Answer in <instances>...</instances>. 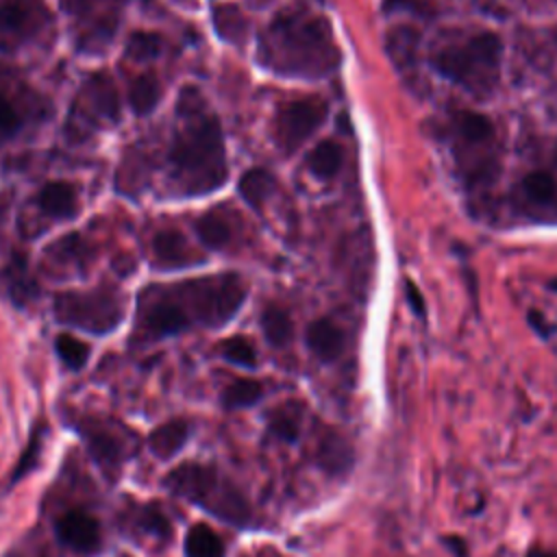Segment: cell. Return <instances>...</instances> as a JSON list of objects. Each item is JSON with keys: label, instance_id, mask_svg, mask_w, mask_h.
Here are the masks:
<instances>
[{"label": "cell", "instance_id": "6da1fadb", "mask_svg": "<svg viewBox=\"0 0 557 557\" xmlns=\"http://www.w3.org/2000/svg\"><path fill=\"white\" fill-rule=\"evenodd\" d=\"M257 59L281 76L322 78L339 65V48L324 15L307 4H292L261 30Z\"/></svg>", "mask_w": 557, "mask_h": 557}, {"label": "cell", "instance_id": "7a4b0ae2", "mask_svg": "<svg viewBox=\"0 0 557 557\" xmlns=\"http://www.w3.org/2000/svg\"><path fill=\"white\" fill-rule=\"evenodd\" d=\"M176 113L178 128L170 150L174 183L187 196L222 187L226 181V150L220 122L194 87L181 91Z\"/></svg>", "mask_w": 557, "mask_h": 557}, {"label": "cell", "instance_id": "3957f363", "mask_svg": "<svg viewBox=\"0 0 557 557\" xmlns=\"http://www.w3.org/2000/svg\"><path fill=\"white\" fill-rule=\"evenodd\" d=\"M503 44L496 33L479 30L459 41H448L433 54L435 70L476 98L490 96L500 78Z\"/></svg>", "mask_w": 557, "mask_h": 557}, {"label": "cell", "instance_id": "277c9868", "mask_svg": "<svg viewBox=\"0 0 557 557\" xmlns=\"http://www.w3.org/2000/svg\"><path fill=\"white\" fill-rule=\"evenodd\" d=\"M163 483L174 496L207 509L228 524L242 527L250 520L246 498L209 466L185 461L176 466Z\"/></svg>", "mask_w": 557, "mask_h": 557}, {"label": "cell", "instance_id": "5b68a950", "mask_svg": "<svg viewBox=\"0 0 557 557\" xmlns=\"http://www.w3.org/2000/svg\"><path fill=\"white\" fill-rule=\"evenodd\" d=\"M453 157L466 185H492L498 170L496 131L492 122L472 111H461L453 124Z\"/></svg>", "mask_w": 557, "mask_h": 557}, {"label": "cell", "instance_id": "8992f818", "mask_svg": "<svg viewBox=\"0 0 557 557\" xmlns=\"http://www.w3.org/2000/svg\"><path fill=\"white\" fill-rule=\"evenodd\" d=\"M172 292L189 320L205 326L226 324L246 298V285L235 274L185 281L181 285H172Z\"/></svg>", "mask_w": 557, "mask_h": 557}, {"label": "cell", "instance_id": "52a82bcc", "mask_svg": "<svg viewBox=\"0 0 557 557\" xmlns=\"http://www.w3.org/2000/svg\"><path fill=\"white\" fill-rule=\"evenodd\" d=\"M54 315L63 324L102 335L120 324L124 309L120 298L109 289L65 292L54 298Z\"/></svg>", "mask_w": 557, "mask_h": 557}, {"label": "cell", "instance_id": "ba28073f", "mask_svg": "<svg viewBox=\"0 0 557 557\" xmlns=\"http://www.w3.org/2000/svg\"><path fill=\"white\" fill-rule=\"evenodd\" d=\"M61 4L78 33V46L94 52L115 35L126 0H61Z\"/></svg>", "mask_w": 557, "mask_h": 557}, {"label": "cell", "instance_id": "9c48e42d", "mask_svg": "<svg viewBox=\"0 0 557 557\" xmlns=\"http://www.w3.org/2000/svg\"><path fill=\"white\" fill-rule=\"evenodd\" d=\"M324 117L326 104L318 98H302L283 104L274 122V137L278 148L292 154L313 135V131L324 122Z\"/></svg>", "mask_w": 557, "mask_h": 557}, {"label": "cell", "instance_id": "30bf717a", "mask_svg": "<svg viewBox=\"0 0 557 557\" xmlns=\"http://www.w3.org/2000/svg\"><path fill=\"white\" fill-rule=\"evenodd\" d=\"M139 318L146 331L154 337L181 333L191 324L189 315L176 300L172 287L165 289H146L139 298Z\"/></svg>", "mask_w": 557, "mask_h": 557}, {"label": "cell", "instance_id": "8fae6325", "mask_svg": "<svg viewBox=\"0 0 557 557\" xmlns=\"http://www.w3.org/2000/svg\"><path fill=\"white\" fill-rule=\"evenodd\" d=\"M78 120L89 124H113L120 120V98L113 81L107 74H94L76 98Z\"/></svg>", "mask_w": 557, "mask_h": 557}, {"label": "cell", "instance_id": "7c38bea8", "mask_svg": "<svg viewBox=\"0 0 557 557\" xmlns=\"http://www.w3.org/2000/svg\"><path fill=\"white\" fill-rule=\"evenodd\" d=\"M37 0H0V50H13L39 28Z\"/></svg>", "mask_w": 557, "mask_h": 557}, {"label": "cell", "instance_id": "4fadbf2b", "mask_svg": "<svg viewBox=\"0 0 557 557\" xmlns=\"http://www.w3.org/2000/svg\"><path fill=\"white\" fill-rule=\"evenodd\" d=\"M57 537L76 553H94L100 548V522L87 511H67L57 520Z\"/></svg>", "mask_w": 557, "mask_h": 557}, {"label": "cell", "instance_id": "5bb4252c", "mask_svg": "<svg viewBox=\"0 0 557 557\" xmlns=\"http://www.w3.org/2000/svg\"><path fill=\"white\" fill-rule=\"evenodd\" d=\"M520 205L529 213H548L557 205V178L550 172L533 170L520 181Z\"/></svg>", "mask_w": 557, "mask_h": 557}, {"label": "cell", "instance_id": "9a60e30c", "mask_svg": "<svg viewBox=\"0 0 557 557\" xmlns=\"http://www.w3.org/2000/svg\"><path fill=\"white\" fill-rule=\"evenodd\" d=\"M152 255H154V263L159 268H165V270L187 268V265H194V263L202 261V257H198L189 248L187 239L174 228H165V231H159L154 235Z\"/></svg>", "mask_w": 557, "mask_h": 557}, {"label": "cell", "instance_id": "2e32d148", "mask_svg": "<svg viewBox=\"0 0 557 557\" xmlns=\"http://www.w3.org/2000/svg\"><path fill=\"white\" fill-rule=\"evenodd\" d=\"M307 346L320 361H333L344 350V333L335 322L320 318L307 329Z\"/></svg>", "mask_w": 557, "mask_h": 557}, {"label": "cell", "instance_id": "e0dca14e", "mask_svg": "<svg viewBox=\"0 0 557 557\" xmlns=\"http://www.w3.org/2000/svg\"><path fill=\"white\" fill-rule=\"evenodd\" d=\"M189 435V426L183 420H170L161 426H157L150 437H148V446L154 453V457L159 459H170L174 457L187 442Z\"/></svg>", "mask_w": 557, "mask_h": 557}, {"label": "cell", "instance_id": "ac0fdd59", "mask_svg": "<svg viewBox=\"0 0 557 557\" xmlns=\"http://www.w3.org/2000/svg\"><path fill=\"white\" fill-rule=\"evenodd\" d=\"M44 213L52 218H70L76 213V191L63 181L48 183L37 198Z\"/></svg>", "mask_w": 557, "mask_h": 557}, {"label": "cell", "instance_id": "d6986e66", "mask_svg": "<svg viewBox=\"0 0 557 557\" xmlns=\"http://www.w3.org/2000/svg\"><path fill=\"white\" fill-rule=\"evenodd\" d=\"M342 159H344V157H342L339 144H335V141H331V139H324V141H320V144L309 152V157H307V168H309V172H311L315 178L329 181V178H333V176L339 172Z\"/></svg>", "mask_w": 557, "mask_h": 557}, {"label": "cell", "instance_id": "ffe728a7", "mask_svg": "<svg viewBox=\"0 0 557 557\" xmlns=\"http://www.w3.org/2000/svg\"><path fill=\"white\" fill-rule=\"evenodd\" d=\"M318 461L331 474L346 472L350 468V461H352V453H350L348 442L337 433L324 435V440L320 442Z\"/></svg>", "mask_w": 557, "mask_h": 557}, {"label": "cell", "instance_id": "44dd1931", "mask_svg": "<svg viewBox=\"0 0 557 557\" xmlns=\"http://www.w3.org/2000/svg\"><path fill=\"white\" fill-rule=\"evenodd\" d=\"M161 100V83L159 78L148 72L133 81L128 89V102L137 115H148Z\"/></svg>", "mask_w": 557, "mask_h": 557}, {"label": "cell", "instance_id": "7402d4cb", "mask_svg": "<svg viewBox=\"0 0 557 557\" xmlns=\"http://www.w3.org/2000/svg\"><path fill=\"white\" fill-rule=\"evenodd\" d=\"M187 557H224V544L220 535L207 524H194L185 535Z\"/></svg>", "mask_w": 557, "mask_h": 557}, {"label": "cell", "instance_id": "603a6c76", "mask_svg": "<svg viewBox=\"0 0 557 557\" xmlns=\"http://www.w3.org/2000/svg\"><path fill=\"white\" fill-rule=\"evenodd\" d=\"M196 233H198L200 242L211 250L224 248L233 235L231 224L218 211H209V213L200 215V220L196 222Z\"/></svg>", "mask_w": 557, "mask_h": 557}, {"label": "cell", "instance_id": "cb8c5ba5", "mask_svg": "<svg viewBox=\"0 0 557 557\" xmlns=\"http://www.w3.org/2000/svg\"><path fill=\"white\" fill-rule=\"evenodd\" d=\"M213 24H215V33L220 37H224L226 41H233V44L244 41L246 30H248L246 17L239 11V7H235V4H220V7H215Z\"/></svg>", "mask_w": 557, "mask_h": 557}, {"label": "cell", "instance_id": "d4e9b609", "mask_svg": "<svg viewBox=\"0 0 557 557\" xmlns=\"http://www.w3.org/2000/svg\"><path fill=\"white\" fill-rule=\"evenodd\" d=\"M261 331L272 346L281 348V346L289 344V339H292V333H294L292 318L281 307H274V305L265 307L261 313Z\"/></svg>", "mask_w": 557, "mask_h": 557}, {"label": "cell", "instance_id": "484cf974", "mask_svg": "<svg viewBox=\"0 0 557 557\" xmlns=\"http://www.w3.org/2000/svg\"><path fill=\"white\" fill-rule=\"evenodd\" d=\"M263 394V387L259 381L252 379H237L222 392V405L226 409H244L252 407Z\"/></svg>", "mask_w": 557, "mask_h": 557}, {"label": "cell", "instance_id": "4316f807", "mask_svg": "<svg viewBox=\"0 0 557 557\" xmlns=\"http://www.w3.org/2000/svg\"><path fill=\"white\" fill-rule=\"evenodd\" d=\"M270 189H272V178L265 170H248L239 178V194L252 209H261Z\"/></svg>", "mask_w": 557, "mask_h": 557}, {"label": "cell", "instance_id": "83f0119b", "mask_svg": "<svg viewBox=\"0 0 557 557\" xmlns=\"http://www.w3.org/2000/svg\"><path fill=\"white\" fill-rule=\"evenodd\" d=\"M54 348H57V355L63 359V363L72 370L83 368L89 359V346L67 333H63L54 339Z\"/></svg>", "mask_w": 557, "mask_h": 557}, {"label": "cell", "instance_id": "f1b7e54d", "mask_svg": "<svg viewBox=\"0 0 557 557\" xmlns=\"http://www.w3.org/2000/svg\"><path fill=\"white\" fill-rule=\"evenodd\" d=\"M220 352L226 361L235 363V366H244V368H252L257 363V355L252 344L246 337H228L226 342L220 344Z\"/></svg>", "mask_w": 557, "mask_h": 557}, {"label": "cell", "instance_id": "f546056e", "mask_svg": "<svg viewBox=\"0 0 557 557\" xmlns=\"http://www.w3.org/2000/svg\"><path fill=\"white\" fill-rule=\"evenodd\" d=\"M161 52V37L154 33H133L126 44V57L133 61H150Z\"/></svg>", "mask_w": 557, "mask_h": 557}, {"label": "cell", "instance_id": "4dcf8cb0", "mask_svg": "<svg viewBox=\"0 0 557 557\" xmlns=\"http://www.w3.org/2000/svg\"><path fill=\"white\" fill-rule=\"evenodd\" d=\"M20 126H22V113L17 104L4 94H0V137L15 135Z\"/></svg>", "mask_w": 557, "mask_h": 557}, {"label": "cell", "instance_id": "1f68e13d", "mask_svg": "<svg viewBox=\"0 0 557 557\" xmlns=\"http://www.w3.org/2000/svg\"><path fill=\"white\" fill-rule=\"evenodd\" d=\"M89 446H91V455L100 463H115L120 448H117V444L111 437H107L102 433H98V435L94 433V435H89Z\"/></svg>", "mask_w": 557, "mask_h": 557}, {"label": "cell", "instance_id": "d6a6232c", "mask_svg": "<svg viewBox=\"0 0 557 557\" xmlns=\"http://www.w3.org/2000/svg\"><path fill=\"white\" fill-rule=\"evenodd\" d=\"M141 527L148 531V533H154L159 537H168L170 535V522L168 518L157 511V509H146L144 516H141Z\"/></svg>", "mask_w": 557, "mask_h": 557}, {"label": "cell", "instance_id": "836d02e7", "mask_svg": "<svg viewBox=\"0 0 557 557\" xmlns=\"http://www.w3.org/2000/svg\"><path fill=\"white\" fill-rule=\"evenodd\" d=\"M272 433L283 442H296L298 437V422L292 416H276L272 420Z\"/></svg>", "mask_w": 557, "mask_h": 557}, {"label": "cell", "instance_id": "e575fe53", "mask_svg": "<svg viewBox=\"0 0 557 557\" xmlns=\"http://www.w3.org/2000/svg\"><path fill=\"white\" fill-rule=\"evenodd\" d=\"M37 453H39V437L35 435V437L30 440L28 448L24 450V455H22L20 463L15 466V472H13V481H17V479H20L24 472H28V468H33V459L37 457Z\"/></svg>", "mask_w": 557, "mask_h": 557}, {"label": "cell", "instance_id": "d590c367", "mask_svg": "<svg viewBox=\"0 0 557 557\" xmlns=\"http://www.w3.org/2000/svg\"><path fill=\"white\" fill-rule=\"evenodd\" d=\"M407 296L411 298L413 307H416L418 311H422V298H420V294H416V287H413V283H407Z\"/></svg>", "mask_w": 557, "mask_h": 557}, {"label": "cell", "instance_id": "8d00e7d4", "mask_svg": "<svg viewBox=\"0 0 557 557\" xmlns=\"http://www.w3.org/2000/svg\"><path fill=\"white\" fill-rule=\"evenodd\" d=\"M527 557H557V553L546 550V548H531V550L527 553Z\"/></svg>", "mask_w": 557, "mask_h": 557}, {"label": "cell", "instance_id": "74e56055", "mask_svg": "<svg viewBox=\"0 0 557 557\" xmlns=\"http://www.w3.org/2000/svg\"><path fill=\"white\" fill-rule=\"evenodd\" d=\"M9 213V202L4 200V196H0V226L4 224V218Z\"/></svg>", "mask_w": 557, "mask_h": 557}]
</instances>
